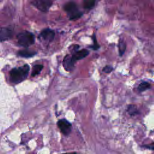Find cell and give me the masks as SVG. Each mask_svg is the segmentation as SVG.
I'll return each mask as SVG.
<instances>
[{"mask_svg":"<svg viewBox=\"0 0 154 154\" xmlns=\"http://www.w3.org/2000/svg\"><path fill=\"white\" fill-rule=\"evenodd\" d=\"M29 71V67L28 64L16 67L10 72V81L14 84H18L24 81L28 76Z\"/></svg>","mask_w":154,"mask_h":154,"instance_id":"6da1fadb","label":"cell"},{"mask_svg":"<svg viewBox=\"0 0 154 154\" xmlns=\"http://www.w3.org/2000/svg\"><path fill=\"white\" fill-rule=\"evenodd\" d=\"M63 8L70 20H76L82 16V13L79 10L77 5L73 1L67 2Z\"/></svg>","mask_w":154,"mask_h":154,"instance_id":"7a4b0ae2","label":"cell"},{"mask_svg":"<svg viewBox=\"0 0 154 154\" xmlns=\"http://www.w3.org/2000/svg\"><path fill=\"white\" fill-rule=\"evenodd\" d=\"M18 44L23 47H28L34 43L35 37L32 33L29 31H23L17 35Z\"/></svg>","mask_w":154,"mask_h":154,"instance_id":"3957f363","label":"cell"},{"mask_svg":"<svg viewBox=\"0 0 154 154\" xmlns=\"http://www.w3.org/2000/svg\"><path fill=\"white\" fill-rule=\"evenodd\" d=\"M54 0H34L33 4L43 12L48 11L52 5Z\"/></svg>","mask_w":154,"mask_h":154,"instance_id":"277c9868","label":"cell"},{"mask_svg":"<svg viewBox=\"0 0 154 154\" xmlns=\"http://www.w3.org/2000/svg\"><path fill=\"white\" fill-rule=\"evenodd\" d=\"M57 126L61 132L65 135H69L71 132L72 125L69 121L64 119L59 120L57 122Z\"/></svg>","mask_w":154,"mask_h":154,"instance_id":"5b68a950","label":"cell"},{"mask_svg":"<svg viewBox=\"0 0 154 154\" xmlns=\"http://www.w3.org/2000/svg\"><path fill=\"white\" fill-rule=\"evenodd\" d=\"M55 36V32L52 29L46 28L43 29L40 34L39 37L40 39L45 42H51L53 40Z\"/></svg>","mask_w":154,"mask_h":154,"instance_id":"8992f818","label":"cell"},{"mask_svg":"<svg viewBox=\"0 0 154 154\" xmlns=\"http://www.w3.org/2000/svg\"><path fill=\"white\" fill-rule=\"evenodd\" d=\"M75 62L72 59V55H67L63 60V67L67 71H71L73 69Z\"/></svg>","mask_w":154,"mask_h":154,"instance_id":"52a82bcc","label":"cell"},{"mask_svg":"<svg viewBox=\"0 0 154 154\" xmlns=\"http://www.w3.org/2000/svg\"><path fill=\"white\" fill-rule=\"evenodd\" d=\"M12 36V31L7 28L0 27V40L1 42L10 39Z\"/></svg>","mask_w":154,"mask_h":154,"instance_id":"ba28073f","label":"cell"},{"mask_svg":"<svg viewBox=\"0 0 154 154\" xmlns=\"http://www.w3.org/2000/svg\"><path fill=\"white\" fill-rule=\"evenodd\" d=\"M88 54L89 52L87 49H82L74 52V53L72 55V57L73 61L76 62L77 60H79L85 58L88 55Z\"/></svg>","mask_w":154,"mask_h":154,"instance_id":"9c48e42d","label":"cell"},{"mask_svg":"<svg viewBox=\"0 0 154 154\" xmlns=\"http://www.w3.org/2000/svg\"><path fill=\"white\" fill-rule=\"evenodd\" d=\"M37 54L36 52L31 51V50H28V49H25V50H21L17 52V55L20 57H24V58H29V57H32L34 56Z\"/></svg>","mask_w":154,"mask_h":154,"instance_id":"30bf717a","label":"cell"},{"mask_svg":"<svg viewBox=\"0 0 154 154\" xmlns=\"http://www.w3.org/2000/svg\"><path fill=\"white\" fill-rule=\"evenodd\" d=\"M43 68V66L42 64H35L32 67V71L31 73L32 76H35L36 75H38L42 70Z\"/></svg>","mask_w":154,"mask_h":154,"instance_id":"8fae6325","label":"cell"},{"mask_svg":"<svg viewBox=\"0 0 154 154\" xmlns=\"http://www.w3.org/2000/svg\"><path fill=\"white\" fill-rule=\"evenodd\" d=\"M150 88V83L146 82V81H143L142 82H141L138 87V90L139 91L142 92L144 91L147 89H149Z\"/></svg>","mask_w":154,"mask_h":154,"instance_id":"7c38bea8","label":"cell"},{"mask_svg":"<svg viewBox=\"0 0 154 154\" xmlns=\"http://www.w3.org/2000/svg\"><path fill=\"white\" fill-rule=\"evenodd\" d=\"M95 4L94 0H84L83 5L85 8L87 9H91L92 8Z\"/></svg>","mask_w":154,"mask_h":154,"instance_id":"4fadbf2b","label":"cell"},{"mask_svg":"<svg viewBox=\"0 0 154 154\" xmlns=\"http://www.w3.org/2000/svg\"><path fill=\"white\" fill-rule=\"evenodd\" d=\"M126 44L124 41L120 40L119 43V54L120 56H122V55L124 54L126 50Z\"/></svg>","mask_w":154,"mask_h":154,"instance_id":"5bb4252c","label":"cell"},{"mask_svg":"<svg viewBox=\"0 0 154 154\" xmlns=\"http://www.w3.org/2000/svg\"><path fill=\"white\" fill-rule=\"evenodd\" d=\"M128 112L131 116H134L138 113V111L134 105H129L128 108Z\"/></svg>","mask_w":154,"mask_h":154,"instance_id":"9a60e30c","label":"cell"},{"mask_svg":"<svg viewBox=\"0 0 154 154\" xmlns=\"http://www.w3.org/2000/svg\"><path fill=\"white\" fill-rule=\"evenodd\" d=\"M93 38V45L92 46V49H94V50H97L99 48V44L97 43V39H96V36L94 35L92 37Z\"/></svg>","mask_w":154,"mask_h":154,"instance_id":"2e32d148","label":"cell"},{"mask_svg":"<svg viewBox=\"0 0 154 154\" xmlns=\"http://www.w3.org/2000/svg\"><path fill=\"white\" fill-rule=\"evenodd\" d=\"M112 70H113V68L111 66H106L105 67H103V72H105V73H109L111 72H112Z\"/></svg>","mask_w":154,"mask_h":154,"instance_id":"e0dca14e","label":"cell"},{"mask_svg":"<svg viewBox=\"0 0 154 154\" xmlns=\"http://www.w3.org/2000/svg\"><path fill=\"white\" fill-rule=\"evenodd\" d=\"M63 154H76V152H71V153H63Z\"/></svg>","mask_w":154,"mask_h":154,"instance_id":"ac0fdd59","label":"cell"}]
</instances>
